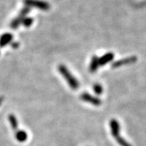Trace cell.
Listing matches in <instances>:
<instances>
[{
  "instance_id": "obj_4",
  "label": "cell",
  "mask_w": 146,
  "mask_h": 146,
  "mask_svg": "<svg viewBox=\"0 0 146 146\" xmlns=\"http://www.w3.org/2000/svg\"><path fill=\"white\" fill-rule=\"evenodd\" d=\"M81 99L85 102H88L90 104H92L95 106H100L102 104V101L98 98H96L92 95L87 93V92H84L81 95Z\"/></svg>"
},
{
  "instance_id": "obj_7",
  "label": "cell",
  "mask_w": 146,
  "mask_h": 146,
  "mask_svg": "<svg viewBox=\"0 0 146 146\" xmlns=\"http://www.w3.org/2000/svg\"><path fill=\"white\" fill-rule=\"evenodd\" d=\"M12 40H13V36L11 34H5L0 37V46L3 47L8 45L11 42Z\"/></svg>"
},
{
  "instance_id": "obj_11",
  "label": "cell",
  "mask_w": 146,
  "mask_h": 146,
  "mask_svg": "<svg viewBox=\"0 0 146 146\" xmlns=\"http://www.w3.org/2000/svg\"><path fill=\"white\" fill-rule=\"evenodd\" d=\"M8 119H9V122L11 124V126L12 129H14V130H17L18 127V121L17 118L14 116V115H9V117H8Z\"/></svg>"
},
{
  "instance_id": "obj_10",
  "label": "cell",
  "mask_w": 146,
  "mask_h": 146,
  "mask_svg": "<svg viewBox=\"0 0 146 146\" xmlns=\"http://www.w3.org/2000/svg\"><path fill=\"white\" fill-rule=\"evenodd\" d=\"M24 18L25 17H22L21 15L18 16L16 18V19H14V20L11 22V29H17V28L19 27V25L22 24V22H23Z\"/></svg>"
},
{
  "instance_id": "obj_1",
  "label": "cell",
  "mask_w": 146,
  "mask_h": 146,
  "mask_svg": "<svg viewBox=\"0 0 146 146\" xmlns=\"http://www.w3.org/2000/svg\"><path fill=\"white\" fill-rule=\"evenodd\" d=\"M58 71L60 73V75L65 78L68 84L72 90H77L80 87V84L77 81V79L75 78L74 76L71 74V72L68 70V69L64 65H59L58 66Z\"/></svg>"
},
{
  "instance_id": "obj_6",
  "label": "cell",
  "mask_w": 146,
  "mask_h": 146,
  "mask_svg": "<svg viewBox=\"0 0 146 146\" xmlns=\"http://www.w3.org/2000/svg\"><path fill=\"white\" fill-rule=\"evenodd\" d=\"M114 58V54L112 52H108L106 53L105 54L98 58V62H99V66H104L107 64L110 63V61L113 60Z\"/></svg>"
},
{
  "instance_id": "obj_2",
  "label": "cell",
  "mask_w": 146,
  "mask_h": 146,
  "mask_svg": "<svg viewBox=\"0 0 146 146\" xmlns=\"http://www.w3.org/2000/svg\"><path fill=\"white\" fill-rule=\"evenodd\" d=\"M25 4L29 7H34L42 11H48L50 5L42 0H24Z\"/></svg>"
},
{
  "instance_id": "obj_9",
  "label": "cell",
  "mask_w": 146,
  "mask_h": 146,
  "mask_svg": "<svg viewBox=\"0 0 146 146\" xmlns=\"http://www.w3.org/2000/svg\"><path fill=\"white\" fill-rule=\"evenodd\" d=\"M16 139L19 142H24L27 140L28 134L27 133L24 131H19L16 133Z\"/></svg>"
},
{
  "instance_id": "obj_16",
  "label": "cell",
  "mask_w": 146,
  "mask_h": 146,
  "mask_svg": "<svg viewBox=\"0 0 146 146\" xmlns=\"http://www.w3.org/2000/svg\"><path fill=\"white\" fill-rule=\"evenodd\" d=\"M2 101H3V97H0V105L2 104Z\"/></svg>"
},
{
  "instance_id": "obj_13",
  "label": "cell",
  "mask_w": 146,
  "mask_h": 146,
  "mask_svg": "<svg viewBox=\"0 0 146 146\" xmlns=\"http://www.w3.org/2000/svg\"><path fill=\"white\" fill-rule=\"evenodd\" d=\"M93 90H94L96 94L101 95L103 92V87L99 84H96L93 85Z\"/></svg>"
},
{
  "instance_id": "obj_5",
  "label": "cell",
  "mask_w": 146,
  "mask_h": 146,
  "mask_svg": "<svg viewBox=\"0 0 146 146\" xmlns=\"http://www.w3.org/2000/svg\"><path fill=\"white\" fill-rule=\"evenodd\" d=\"M110 130H111V133L114 137H116L119 136V131H120V125L117 120L115 119H111L110 122Z\"/></svg>"
},
{
  "instance_id": "obj_12",
  "label": "cell",
  "mask_w": 146,
  "mask_h": 146,
  "mask_svg": "<svg viewBox=\"0 0 146 146\" xmlns=\"http://www.w3.org/2000/svg\"><path fill=\"white\" fill-rule=\"evenodd\" d=\"M115 140L118 142L120 146H131V145L128 142L125 140V139L122 138L120 136H118V137H115Z\"/></svg>"
},
{
  "instance_id": "obj_14",
  "label": "cell",
  "mask_w": 146,
  "mask_h": 146,
  "mask_svg": "<svg viewBox=\"0 0 146 146\" xmlns=\"http://www.w3.org/2000/svg\"><path fill=\"white\" fill-rule=\"evenodd\" d=\"M33 18L31 17H25L23 19V22H22V24H23L25 27H29L32 25L33 23Z\"/></svg>"
},
{
  "instance_id": "obj_3",
  "label": "cell",
  "mask_w": 146,
  "mask_h": 146,
  "mask_svg": "<svg viewBox=\"0 0 146 146\" xmlns=\"http://www.w3.org/2000/svg\"><path fill=\"white\" fill-rule=\"evenodd\" d=\"M137 60V58L136 56H131V57H128V58H123L121 60H119L117 61L114 62L112 64V68H118L119 66L125 65H128V64H134Z\"/></svg>"
},
{
  "instance_id": "obj_15",
  "label": "cell",
  "mask_w": 146,
  "mask_h": 146,
  "mask_svg": "<svg viewBox=\"0 0 146 146\" xmlns=\"http://www.w3.org/2000/svg\"><path fill=\"white\" fill-rule=\"evenodd\" d=\"M14 45H12V47H14V48H17L18 46H19V43L18 42H14Z\"/></svg>"
},
{
  "instance_id": "obj_8",
  "label": "cell",
  "mask_w": 146,
  "mask_h": 146,
  "mask_svg": "<svg viewBox=\"0 0 146 146\" xmlns=\"http://www.w3.org/2000/svg\"><path fill=\"white\" fill-rule=\"evenodd\" d=\"M98 66H99V62H98V58H97L96 55L92 57L91 60L90 65V71L91 72H95L98 69Z\"/></svg>"
}]
</instances>
